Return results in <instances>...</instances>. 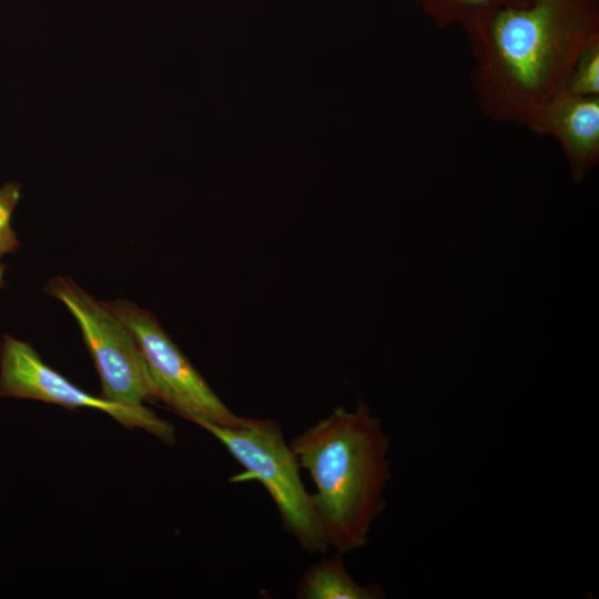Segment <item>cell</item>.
<instances>
[{"label": "cell", "instance_id": "5", "mask_svg": "<svg viewBox=\"0 0 599 599\" xmlns=\"http://www.w3.org/2000/svg\"><path fill=\"white\" fill-rule=\"evenodd\" d=\"M134 335L151 377L155 400L194 424L240 426L237 416L213 392L160 324L156 316L128 300L104 301Z\"/></svg>", "mask_w": 599, "mask_h": 599}, {"label": "cell", "instance_id": "6", "mask_svg": "<svg viewBox=\"0 0 599 599\" xmlns=\"http://www.w3.org/2000/svg\"><path fill=\"white\" fill-rule=\"evenodd\" d=\"M0 396L34 399L68 409H98L125 427L142 428L166 444L175 441L173 425L150 408L91 395L43 362L29 343L8 334L0 344Z\"/></svg>", "mask_w": 599, "mask_h": 599}, {"label": "cell", "instance_id": "8", "mask_svg": "<svg viewBox=\"0 0 599 599\" xmlns=\"http://www.w3.org/2000/svg\"><path fill=\"white\" fill-rule=\"evenodd\" d=\"M301 599H377L384 591L376 585L362 586L347 572L342 552L314 564L303 575L296 591Z\"/></svg>", "mask_w": 599, "mask_h": 599}, {"label": "cell", "instance_id": "12", "mask_svg": "<svg viewBox=\"0 0 599 599\" xmlns=\"http://www.w3.org/2000/svg\"><path fill=\"white\" fill-rule=\"evenodd\" d=\"M6 266L0 263V287L3 286V274H4Z\"/></svg>", "mask_w": 599, "mask_h": 599}, {"label": "cell", "instance_id": "9", "mask_svg": "<svg viewBox=\"0 0 599 599\" xmlns=\"http://www.w3.org/2000/svg\"><path fill=\"white\" fill-rule=\"evenodd\" d=\"M436 23L464 28L483 16L504 7L524 4L530 0H415Z\"/></svg>", "mask_w": 599, "mask_h": 599}, {"label": "cell", "instance_id": "11", "mask_svg": "<svg viewBox=\"0 0 599 599\" xmlns=\"http://www.w3.org/2000/svg\"><path fill=\"white\" fill-rule=\"evenodd\" d=\"M21 196V185L9 182L0 187V257L17 252L21 243L11 225V216Z\"/></svg>", "mask_w": 599, "mask_h": 599}, {"label": "cell", "instance_id": "2", "mask_svg": "<svg viewBox=\"0 0 599 599\" xmlns=\"http://www.w3.org/2000/svg\"><path fill=\"white\" fill-rule=\"evenodd\" d=\"M388 446L379 419L363 400L354 412L335 408L290 444L300 467L307 469L315 484L314 508L328 545L338 552L368 541L390 479Z\"/></svg>", "mask_w": 599, "mask_h": 599}, {"label": "cell", "instance_id": "4", "mask_svg": "<svg viewBox=\"0 0 599 599\" xmlns=\"http://www.w3.org/2000/svg\"><path fill=\"white\" fill-rule=\"evenodd\" d=\"M45 292L59 300L79 325L101 382V397L139 406L156 402L145 359L130 328L72 278H50Z\"/></svg>", "mask_w": 599, "mask_h": 599}, {"label": "cell", "instance_id": "1", "mask_svg": "<svg viewBox=\"0 0 599 599\" xmlns=\"http://www.w3.org/2000/svg\"><path fill=\"white\" fill-rule=\"evenodd\" d=\"M467 31L483 111L528 123L564 90L581 51L599 39L597 0H530L496 9Z\"/></svg>", "mask_w": 599, "mask_h": 599}, {"label": "cell", "instance_id": "7", "mask_svg": "<svg viewBox=\"0 0 599 599\" xmlns=\"http://www.w3.org/2000/svg\"><path fill=\"white\" fill-rule=\"evenodd\" d=\"M534 131L558 139L572 176L580 182L599 159V97L560 91L527 123Z\"/></svg>", "mask_w": 599, "mask_h": 599}, {"label": "cell", "instance_id": "10", "mask_svg": "<svg viewBox=\"0 0 599 599\" xmlns=\"http://www.w3.org/2000/svg\"><path fill=\"white\" fill-rule=\"evenodd\" d=\"M562 91L579 97L599 95V39L581 51Z\"/></svg>", "mask_w": 599, "mask_h": 599}, {"label": "cell", "instance_id": "3", "mask_svg": "<svg viewBox=\"0 0 599 599\" xmlns=\"http://www.w3.org/2000/svg\"><path fill=\"white\" fill-rule=\"evenodd\" d=\"M196 425L221 441L245 469L232 481H260L276 505L284 528L301 547L312 554L327 550L329 545L312 497L301 479L297 458L276 422L245 417L235 427L211 423Z\"/></svg>", "mask_w": 599, "mask_h": 599}]
</instances>
